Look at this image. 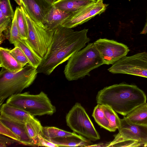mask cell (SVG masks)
Returning a JSON list of instances; mask_svg holds the SVG:
<instances>
[{
  "instance_id": "cell-1",
  "label": "cell",
  "mask_w": 147,
  "mask_h": 147,
  "mask_svg": "<svg viewBox=\"0 0 147 147\" xmlns=\"http://www.w3.org/2000/svg\"><path fill=\"white\" fill-rule=\"evenodd\" d=\"M88 29L74 31L61 26L54 30L51 43L37 68L38 73L49 75L59 65L68 60L90 40Z\"/></svg>"
},
{
  "instance_id": "cell-2",
  "label": "cell",
  "mask_w": 147,
  "mask_h": 147,
  "mask_svg": "<svg viewBox=\"0 0 147 147\" xmlns=\"http://www.w3.org/2000/svg\"><path fill=\"white\" fill-rule=\"evenodd\" d=\"M96 100L97 104L107 105L125 116L136 107L146 102V96L135 85L120 83L100 90Z\"/></svg>"
},
{
  "instance_id": "cell-3",
  "label": "cell",
  "mask_w": 147,
  "mask_h": 147,
  "mask_svg": "<svg viewBox=\"0 0 147 147\" xmlns=\"http://www.w3.org/2000/svg\"><path fill=\"white\" fill-rule=\"evenodd\" d=\"M104 64L93 43H90L69 59L64 73L68 81L77 80L89 76L92 70Z\"/></svg>"
},
{
  "instance_id": "cell-4",
  "label": "cell",
  "mask_w": 147,
  "mask_h": 147,
  "mask_svg": "<svg viewBox=\"0 0 147 147\" xmlns=\"http://www.w3.org/2000/svg\"><path fill=\"white\" fill-rule=\"evenodd\" d=\"M36 69L29 64L21 70L11 72L2 68L0 72V106L12 95L20 93L34 82Z\"/></svg>"
},
{
  "instance_id": "cell-5",
  "label": "cell",
  "mask_w": 147,
  "mask_h": 147,
  "mask_svg": "<svg viewBox=\"0 0 147 147\" xmlns=\"http://www.w3.org/2000/svg\"><path fill=\"white\" fill-rule=\"evenodd\" d=\"M6 103L19 108L35 117L52 115L56 111L47 95L43 91L36 94L28 92L13 95L8 98Z\"/></svg>"
},
{
  "instance_id": "cell-6",
  "label": "cell",
  "mask_w": 147,
  "mask_h": 147,
  "mask_svg": "<svg viewBox=\"0 0 147 147\" xmlns=\"http://www.w3.org/2000/svg\"><path fill=\"white\" fill-rule=\"evenodd\" d=\"M20 7L26 23L28 30L26 39L35 52L43 58L51 43L54 31L49 29L43 23L33 20L22 4Z\"/></svg>"
},
{
  "instance_id": "cell-7",
  "label": "cell",
  "mask_w": 147,
  "mask_h": 147,
  "mask_svg": "<svg viewBox=\"0 0 147 147\" xmlns=\"http://www.w3.org/2000/svg\"><path fill=\"white\" fill-rule=\"evenodd\" d=\"M67 125L75 133L95 141L100 139L98 133L84 108L77 102L66 116Z\"/></svg>"
},
{
  "instance_id": "cell-8",
  "label": "cell",
  "mask_w": 147,
  "mask_h": 147,
  "mask_svg": "<svg viewBox=\"0 0 147 147\" xmlns=\"http://www.w3.org/2000/svg\"><path fill=\"white\" fill-rule=\"evenodd\" d=\"M113 74H122L147 78V53L125 56L116 62L108 69Z\"/></svg>"
},
{
  "instance_id": "cell-9",
  "label": "cell",
  "mask_w": 147,
  "mask_h": 147,
  "mask_svg": "<svg viewBox=\"0 0 147 147\" xmlns=\"http://www.w3.org/2000/svg\"><path fill=\"white\" fill-rule=\"evenodd\" d=\"M109 5L104 3L103 0H97L71 13L63 22L61 26L72 28L87 22L97 15L104 12Z\"/></svg>"
},
{
  "instance_id": "cell-10",
  "label": "cell",
  "mask_w": 147,
  "mask_h": 147,
  "mask_svg": "<svg viewBox=\"0 0 147 147\" xmlns=\"http://www.w3.org/2000/svg\"><path fill=\"white\" fill-rule=\"evenodd\" d=\"M93 43L104 64L107 65L113 64L126 56L130 51L127 45L113 40L100 38Z\"/></svg>"
},
{
  "instance_id": "cell-11",
  "label": "cell",
  "mask_w": 147,
  "mask_h": 147,
  "mask_svg": "<svg viewBox=\"0 0 147 147\" xmlns=\"http://www.w3.org/2000/svg\"><path fill=\"white\" fill-rule=\"evenodd\" d=\"M119 133L115 136L111 143L130 140L137 141L142 146L147 144V126L130 122L124 116L121 119L120 125L118 129Z\"/></svg>"
},
{
  "instance_id": "cell-12",
  "label": "cell",
  "mask_w": 147,
  "mask_h": 147,
  "mask_svg": "<svg viewBox=\"0 0 147 147\" xmlns=\"http://www.w3.org/2000/svg\"><path fill=\"white\" fill-rule=\"evenodd\" d=\"M52 6L44 0H27V7L25 8L33 20L42 23L45 16Z\"/></svg>"
},
{
  "instance_id": "cell-13",
  "label": "cell",
  "mask_w": 147,
  "mask_h": 147,
  "mask_svg": "<svg viewBox=\"0 0 147 147\" xmlns=\"http://www.w3.org/2000/svg\"><path fill=\"white\" fill-rule=\"evenodd\" d=\"M0 121L10 128L20 138V143L25 145L34 146L28 135L25 123L12 120L1 115Z\"/></svg>"
},
{
  "instance_id": "cell-14",
  "label": "cell",
  "mask_w": 147,
  "mask_h": 147,
  "mask_svg": "<svg viewBox=\"0 0 147 147\" xmlns=\"http://www.w3.org/2000/svg\"><path fill=\"white\" fill-rule=\"evenodd\" d=\"M62 11L52 5L45 16L42 23L49 29L54 30L60 26L71 15Z\"/></svg>"
},
{
  "instance_id": "cell-15",
  "label": "cell",
  "mask_w": 147,
  "mask_h": 147,
  "mask_svg": "<svg viewBox=\"0 0 147 147\" xmlns=\"http://www.w3.org/2000/svg\"><path fill=\"white\" fill-rule=\"evenodd\" d=\"M48 140L57 144L59 147H88L92 143L90 140L84 138L80 135H78L76 133L70 136Z\"/></svg>"
},
{
  "instance_id": "cell-16",
  "label": "cell",
  "mask_w": 147,
  "mask_h": 147,
  "mask_svg": "<svg viewBox=\"0 0 147 147\" xmlns=\"http://www.w3.org/2000/svg\"><path fill=\"white\" fill-rule=\"evenodd\" d=\"M0 112L1 115L24 123L31 116L24 110L6 103L0 106Z\"/></svg>"
},
{
  "instance_id": "cell-17",
  "label": "cell",
  "mask_w": 147,
  "mask_h": 147,
  "mask_svg": "<svg viewBox=\"0 0 147 147\" xmlns=\"http://www.w3.org/2000/svg\"><path fill=\"white\" fill-rule=\"evenodd\" d=\"M96 0H57L53 6L67 13H71Z\"/></svg>"
},
{
  "instance_id": "cell-18",
  "label": "cell",
  "mask_w": 147,
  "mask_h": 147,
  "mask_svg": "<svg viewBox=\"0 0 147 147\" xmlns=\"http://www.w3.org/2000/svg\"><path fill=\"white\" fill-rule=\"evenodd\" d=\"M8 48L0 47V67L11 72L18 71L23 67L17 61Z\"/></svg>"
},
{
  "instance_id": "cell-19",
  "label": "cell",
  "mask_w": 147,
  "mask_h": 147,
  "mask_svg": "<svg viewBox=\"0 0 147 147\" xmlns=\"http://www.w3.org/2000/svg\"><path fill=\"white\" fill-rule=\"evenodd\" d=\"M13 45L15 47H18L23 51L29 61L28 64L37 69L41 63L43 58L32 48L26 39L20 40Z\"/></svg>"
},
{
  "instance_id": "cell-20",
  "label": "cell",
  "mask_w": 147,
  "mask_h": 147,
  "mask_svg": "<svg viewBox=\"0 0 147 147\" xmlns=\"http://www.w3.org/2000/svg\"><path fill=\"white\" fill-rule=\"evenodd\" d=\"M124 117L131 123L147 126V103L136 107Z\"/></svg>"
},
{
  "instance_id": "cell-21",
  "label": "cell",
  "mask_w": 147,
  "mask_h": 147,
  "mask_svg": "<svg viewBox=\"0 0 147 147\" xmlns=\"http://www.w3.org/2000/svg\"><path fill=\"white\" fill-rule=\"evenodd\" d=\"M25 125L29 137L34 146H37L39 137L43 136V127L38 120L32 115L27 120Z\"/></svg>"
},
{
  "instance_id": "cell-22",
  "label": "cell",
  "mask_w": 147,
  "mask_h": 147,
  "mask_svg": "<svg viewBox=\"0 0 147 147\" xmlns=\"http://www.w3.org/2000/svg\"><path fill=\"white\" fill-rule=\"evenodd\" d=\"M105 116L109 123L110 132L115 131L119 128L121 123V119L116 112L107 105H101Z\"/></svg>"
},
{
  "instance_id": "cell-23",
  "label": "cell",
  "mask_w": 147,
  "mask_h": 147,
  "mask_svg": "<svg viewBox=\"0 0 147 147\" xmlns=\"http://www.w3.org/2000/svg\"><path fill=\"white\" fill-rule=\"evenodd\" d=\"M75 132H70L54 127H44L43 128V137L47 139L64 137L73 135Z\"/></svg>"
},
{
  "instance_id": "cell-24",
  "label": "cell",
  "mask_w": 147,
  "mask_h": 147,
  "mask_svg": "<svg viewBox=\"0 0 147 147\" xmlns=\"http://www.w3.org/2000/svg\"><path fill=\"white\" fill-rule=\"evenodd\" d=\"M92 116L96 123L101 127L110 131L109 122L101 105L98 104L94 107Z\"/></svg>"
},
{
  "instance_id": "cell-25",
  "label": "cell",
  "mask_w": 147,
  "mask_h": 147,
  "mask_svg": "<svg viewBox=\"0 0 147 147\" xmlns=\"http://www.w3.org/2000/svg\"><path fill=\"white\" fill-rule=\"evenodd\" d=\"M18 10V7H16L14 11L8 36V40L10 43L13 44L19 40L24 38L21 35L17 26V16Z\"/></svg>"
},
{
  "instance_id": "cell-26",
  "label": "cell",
  "mask_w": 147,
  "mask_h": 147,
  "mask_svg": "<svg viewBox=\"0 0 147 147\" xmlns=\"http://www.w3.org/2000/svg\"><path fill=\"white\" fill-rule=\"evenodd\" d=\"M17 22L21 35L23 38L27 39L28 36V30L26 23L23 12L19 7H18Z\"/></svg>"
},
{
  "instance_id": "cell-27",
  "label": "cell",
  "mask_w": 147,
  "mask_h": 147,
  "mask_svg": "<svg viewBox=\"0 0 147 147\" xmlns=\"http://www.w3.org/2000/svg\"><path fill=\"white\" fill-rule=\"evenodd\" d=\"M10 52L17 61L24 67L29 63V61L23 51L19 47H16L11 50Z\"/></svg>"
},
{
  "instance_id": "cell-28",
  "label": "cell",
  "mask_w": 147,
  "mask_h": 147,
  "mask_svg": "<svg viewBox=\"0 0 147 147\" xmlns=\"http://www.w3.org/2000/svg\"><path fill=\"white\" fill-rule=\"evenodd\" d=\"M12 19L5 16L0 11V34L5 32L8 35L11 25Z\"/></svg>"
},
{
  "instance_id": "cell-29",
  "label": "cell",
  "mask_w": 147,
  "mask_h": 147,
  "mask_svg": "<svg viewBox=\"0 0 147 147\" xmlns=\"http://www.w3.org/2000/svg\"><path fill=\"white\" fill-rule=\"evenodd\" d=\"M0 11L5 16L13 19L14 11L12 8L10 0H0Z\"/></svg>"
},
{
  "instance_id": "cell-30",
  "label": "cell",
  "mask_w": 147,
  "mask_h": 147,
  "mask_svg": "<svg viewBox=\"0 0 147 147\" xmlns=\"http://www.w3.org/2000/svg\"><path fill=\"white\" fill-rule=\"evenodd\" d=\"M0 134L20 142V138L10 128L0 121Z\"/></svg>"
},
{
  "instance_id": "cell-31",
  "label": "cell",
  "mask_w": 147,
  "mask_h": 147,
  "mask_svg": "<svg viewBox=\"0 0 147 147\" xmlns=\"http://www.w3.org/2000/svg\"><path fill=\"white\" fill-rule=\"evenodd\" d=\"M142 146L138 142L130 140L119 141L113 143H111L108 147H139Z\"/></svg>"
},
{
  "instance_id": "cell-32",
  "label": "cell",
  "mask_w": 147,
  "mask_h": 147,
  "mask_svg": "<svg viewBox=\"0 0 147 147\" xmlns=\"http://www.w3.org/2000/svg\"><path fill=\"white\" fill-rule=\"evenodd\" d=\"M37 146H45L50 147H59V146L46 139L43 136L39 137L37 144Z\"/></svg>"
},
{
  "instance_id": "cell-33",
  "label": "cell",
  "mask_w": 147,
  "mask_h": 147,
  "mask_svg": "<svg viewBox=\"0 0 147 147\" xmlns=\"http://www.w3.org/2000/svg\"><path fill=\"white\" fill-rule=\"evenodd\" d=\"M0 147H6L10 143H12V140L6 138L1 136V134L0 137Z\"/></svg>"
},
{
  "instance_id": "cell-34",
  "label": "cell",
  "mask_w": 147,
  "mask_h": 147,
  "mask_svg": "<svg viewBox=\"0 0 147 147\" xmlns=\"http://www.w3.org/2000/svg\"><path fill=\"white\" fill-rule=\"evenodd\" d=\"M110 142H107V143H100L97 144H94V145H91L89 146L88 147H108Z\"/></svg>"
},
{
  "instance_id": "cell-35",
  "label": "cell",
  "mask_w": 147,
  "mask_h": 147,
  "mask_svg": "<svg viewBox=\"0 0 147 147\" xmlns=\"http://www.w3.org/2000/svg\"><path fill=\"white\" fill-rule=\"evenodd\" d=\"M147 33V16L146 22V24L142 32L140 33L141 34H145Z\"/></svg>"
},
{
  "instance_id": "cell-36",
  "label": "cell",
  "mask_w": 147,
  "mask_h": 147,
  "mask_svg": "<svg viewBox=\"0 0 147 147\" xmlns=\"http://www.w3.org/2000/svg\"><path fill=\"white\" fill-rule=\"evenodd\" d=\"M49 4L53 5L54 3L56 1V0H44Z\"/></svg>"
},
{
  "instance_id": "cell-37",
  "label": "cell",
  "mask_w": 147,
  "mask_h": 147,
  "mask_svg": "<svg viewBox=\"0 0 147 147\" xmlns=\"http://www.w3.org/2000/svg\"><path fill=\"white\" fill-rule=\"evenodd\" d=\"M15 2L20 6H21L22 5V2L21 0H14Z\"/></svg>"
},
{
  "instance_id": "cell-38",
  "label": "cell",
  "mask_w": 147,
  "mask_h": 147,
  "mask_svg": "<svg viewBox=\"0 0 147 147\" xmlns=\"http://www.w3.org/2000/svg\"><path fill=\"white\" fill-rule=\"evenodd\" d=\"M22 4L26 8L27 7V0H21Z\"/></svg>"
},
{
  "instance_id": "cell-39",
  "label": "cell",
  "mask_w": 147,
  "mask_h": 147,
  "mask_svg": "<svg viewBox=\"0 0 147 147\" xmlns=\"http://www.w3.org/2000/svg\"><path fill=\"white\" fill-rule=\"evenodd\" d=\"M146 146H147V144L146 145Z\"/></svg>"
}]
</instances>
